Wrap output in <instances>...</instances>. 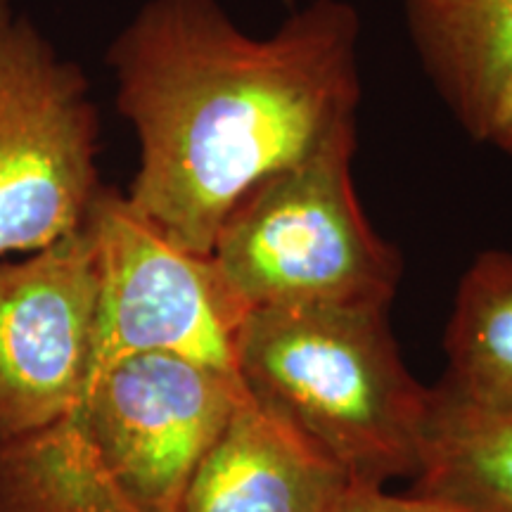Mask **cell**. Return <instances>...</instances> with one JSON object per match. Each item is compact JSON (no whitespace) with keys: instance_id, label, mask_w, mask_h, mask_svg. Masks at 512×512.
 Instances as JSON below:
<instances>
[{"instance_id":"6da1fadb","label":"cell","mask_w":512,"mask_h":512,"mask_svg":"<svg viewBox=\"0 0 512 512\" xmlns=\"http://www.w3.org/2000/svg\"><path fill=\"white\" fill-rule=\"evenodd\" d=\"M356 43L344 0H313L264 38L219 0H147L107 53L140 145L128 202L209 256L256 185L356 128Z\"/></svg>"},{"instance_id":"7a4b0ae2","label":"cell","mask_w":512,"mask_h":512,"mask_svg":"<svg viewBox=\"0 0 512 512\" xmlns=\"http://www.w3.org/2000/svg\"><path fill=\"white\" fill-rule=\"evenodd\" d=\"M247 394L342 467L354 486L420 470L432 389L403 366L377 306L254 309L235 337Z\"/></svg>"},{"instance_id":"3957f363","label":"cell","mask_w":512,"mask_h":512,"mask_svg":"<svg viewBox=\"0 0 512 512\" xmlns=\"http://www.w3.org/2000/svg\"><path fill=\"white\" fill-rule=\"evenodd\" d=\"M354 150L349 128L256 185L221 226L211 259L247 311L392 302L401 256L363 214Z\"/></svg>"},{"instance_id":"277c9868","label":"cell","mask_w":512,"mask_h":512,"mask_svg":"<svg viewBox=\"0 0 512 512\" xmlns=\"http://www.w3.org/2000/svg\"><path fill=\"white\" fill-rule=\"evenodd\" d=\"M100 117L79 64L0 0V261L79 230L102 188Z\"/></svg>"},{"instance_id":"5b68a950","label":"cell","mask_w":512,"mask_h":512,"mask_svg":"<svg viewBox=\"0 0 512 512\" xmlns=\"http://www.w3.org/2000/svg\"><path fill=\"white\" fill-rule=\"evenodd\" d=\"M86 226L100 275L86 387L121 358L152 351L235 370V337L249 311L230 292L211 254L174 245L124 192L107 185Z\"/></svg>"},{"instance_id":"8992f818","label":"cell","mask_w":512,"mask_h":512,"mask_svg":"<svg viewBox=\"0 0 512 512\" xmlns=\"http://www.w3.org/2000/svg\"><path fill=\"white\" fill-rule=\"evenodd\" d=\"M245 396L235 370L152 351L102 370L74 413L140 510L178 512L192 475Z\"/></svg>"},{"instance_id":"52a82bcc","label":"cell","mask_w":512,"mask_h":512,"mask_svg":"<svg viewBox=\"0 0 512 512\" xmlns=\"http://www.w3.org/2000/svg\"><path fill=\"white\" fill-rule=\"evenodd\" d=\"M98 254L86 223L19 261H0V441L79 406L91 373Z\"/></svg>"},{"instance_id":"ba28073f","label":"cell","mask_w":512,"mask_h":512,"mask_svg":"<svg viewBox=\"0 0 512 512\" xmlns=\"http://www.w3.org/2000/svg\"><path fill=\"white\" fill-rule=\"evenodd\" d=\"M351 486L342 467L247 394L178 512H339Z\"/></svg>"},{"instance_id":"9c48e42d","label":"cell","mask_w":512,"mask_h":512,"mask_svg":"<svg viewBox=\"0 0 512 512\" xmlns=\"http://www.w3.org/2000/svg\"><path fill=\"white\" fill-rule=\"evenodd\" d=\"M406 15L422 64L477 136L512 64V0H406Z\"/></svg>"},{"instance_id":"30bf717a","label":"cell","mask_w":512,"mask_h":512,"mask_svg":"<svg viewBox=\"0 0 512 512\" xmlns=\"http://www.w3.org/2000/svg\"><path fill=\"white\" fill-rule=\"evenodd\" d=\"M413 496L448 512H512V415L484 413L432 389Z\"/></svg>"},{"instance_id":"8fae6325","label":"cell","mask_w":512,"mask_h":512,"mask_svg":"<svg viewBox=\"0 0 512 512\" xmlns=\"http://www.w3.org/2000/svg\"><path fill=\"white\" fill-rule=\"evenodd\" d=\"M444 347L448 373L437 392L475 411L512 415L510 252H482L467 268Z\"/></svg>"},{"instance_id":"7c38bea8","label":"cell","mask_w":512,"mask_h":512,"mask_svg":"<svg viewBox=\"0 0 512 512\" xmlns=\"http://www.w3.org/2000/svg\"><path fill=\"white\" fill-rule=\"evenodd\" d=\"M0 512H143L83 432L76 413L0 441Z\"/></svg>"},{"instance_id":"4fadbf2b","label":"cell","mask_w":512,"mask_h":512,"mask_svg":"<svg viewBox=\"0 0 512 512\" xmlns=\"http://www.w3.org/2000/svg\"><path fill=\"white\" fill-rule=\"evenodd\" d=\"M475 138L486 140L512 155V64L498 81Z\"/></svg>"},{"instance_id":"5bb4252c","label":"cell","mask_w":512,"mask_h":512,"mask_svg":"<svg viewBox=\"0 0 512 512\" xmlns=\"http://www.w3.org/2000/svg\"><path fill=\"white\" fill-rule=\"evenodd\" d=\"M339 512H448L418 496H392L377 486H351Z\"/></svg>"}]
</instances>
